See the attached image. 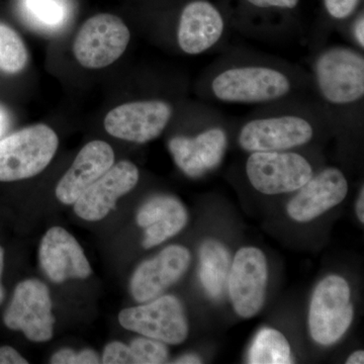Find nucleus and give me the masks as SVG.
<instances>
[{
	"instance_id": "obj_2",
	"label": "nucleus",
	"mask_w": 364,
	"mask_h": 364,
	"mask_svg": "<svg viewBox=\"0 0 364 364\" xmlns=\"http://www.w3.org/2000/svg\"><path fill=\"white\" fill-rule=\"evenodd\" d=\"M314 98L330 130H360L364 117V52L348 45H321L310 59Z\"/></svg>"
},
{
	"instance_id": "obj_34",
	"label": "nucleus",
	"mask_w": 364,
	"mask_h": 364,
	"mask_svg": "<svg viewBox=\"0 0 364 364\" xmlns=\"http://www.w3.org/2000/svg\"><path fill=\"white\" fill-rule=\"evenodd\" d=\"M176 363H183V364H195L202 363V360L198 356L195 354H186V355L181 356L176 361Z\"/></svg>"
},
{
	"instance_id": "obj_27",
	"label": "nucleus",
	"mask_w": 364,
	"mask_h": 364,
	"mask_svg": "<svg viewBox=\"0 0 364 364\" xmlns=\"http://www.w3.org/2000/svg\"><path fill=\"white\" fill-rule=\"evenodd\" d=\"M100 363V356L95 350L85 349L74 351L64 348L54 354L51 358V363L54 364H97Z\"/></svg>"
},
{
	"instance_id": "obj_22",
	"label": "nucleus",
	"mask_w": 364,
	"mask_h": 364,
	"mask_svg": "<svg viewBox=\"0 0 364 364\" xmlns=\"http://www.w3.org/2000/svg\"><path fill=\"white\" fill-rule=\"evenodd\" d=\"M248 363L252 364L291 363V347L279 331L270 328L260 330L249 349Z\"/></svg>"
},
{
	"instance_id": "obj_32",
	"label": "nucleus",
	"mask_w": 364,
	"mask_h": 364,
	"mask_svg": "<svg viewBox=\"0 0 364 364\" xmlns=\"http://www.w3.org/2000/svg\"><path fill=\"white\" fill-rule=\"evenodd\" d=\"M356 213L359 221L364 222V188H361L360 193H359L358 203H356Z\"/></svg>"
},
{
	"instance_id": "obj_26",
	"label": "nucleus",
	"mask_w": 364,
	"mask_h": 364,
	"mask_svg": "<svg viewBox=\"0 0 364 364\" xmlns=\"http://www.w3.org/2000/svg\"><path fill=\"white\" fill-rule=\"evenodd\" d=\"M339 32L352 47L364 52V13L358 11L350 20L340 26Z\"/></svg>"
},
{
	"instance_id": "obj_17",
	"label": "nucleus",
	"mask_w": 364,
	"mask_h": 364,
	"mask_svg": "<svg viewBox=\"0 0 364 364\" xmlns=\"http://www.w3.org/2000/svg\"><path fill=\"white\" fill-rule=\"evenodd\" d=\"M41 267L56 284L70 279H87L91 267L82 248L68 231L53 227L41 241Z\"/></svg>"
},
{
	"instance_id": "obj_1",
	"label": "nucleus",
	"mask_w": 364,
	"mask_h": 364,
	"mask_svg": "<svg viewBox=\"0 0 364 364\" xmlns=\"http://www.w3.org/2000/svg\"><path fill=\"white\" fill-rule=\"evenodd\" d=\"M196 92L208 104L255 107L314 97L306 69L248 50L224 53L205 67Z\"/></svg>"
},
{
	"instance_id": "obj_35",
	"label": "nucleus",
	"mask_w": 364,
	"mask_h": 364,
	"mask_svg": "<svg viewBox=\"0 0 364 364\" xmlns=\"http://www.w3.org/2000/svg\"><path fill=\"white\" fill-rule=\"evenodd\" d=\"M347 364H363L364 363V353L363 350H359L352 353L347 359Z\"/></svg>"
},
{
	"instance_id": "obj_21",
	"label": "nucleus",
	"mask_w": 364,
	"mask_h": 364,
	"mask_svg": "<svg viewBox=\"0 0 364 364\" xmlns=\"http://www.w3.org/2000/svg\"><path fill=\"white\" fill-rule=\"evenodd\" d=\"M20 11L28 26L49 33L65 28L71 14L66 0H21Z\"/></svg>"
},
{
	"instance_id": "obj_29",
	"label": "nucleus",
	"mask_w": 364,
	"mask_h": 364,
	"mask_svg": "<svg viewBox=\"0 0 364 364\" xmlns=\"http://www.w3.org/2000/svg\"><path fill=\"white\" fill-rule=\"evenodd\" d=\"M102 363L105 364L135 363L130 346L122 342H112L105 346Z\"/></svg>"
},
{
	"instance_id": "obj_14",
	"label": "nucleus",
	"mask_w": 364,
	"mask_h": 364,
	"mask_svg": "<svg viewBox=\"0 0 364 364\" xmlns=\"http://www.w3.org/2000/svg\"><path fill=\"white\" fill-rule=\"evenodd\" d=\"M139 177L140 173L134 163L127 160L117 162L79 196L74 203V212L85 221H100L116 208L121 196L135 188Z\"/></svg>"
},
{
	"instance_id": "obj_7",
	"label": "nucleus",
	"mask_w": 364,
	"mask_h": 364,
	"mask_svg": "<svg viewBox=\"0 0 364 364\" xmlns=\"http://www.w3.org/2000/svg\"><path fill=\"white\" fill-rule=\"evenodd\" d=\"M353 315L348 282L338 275H330L318 284L311 299V336L324 346L336 343L350 327Z\"/></svg>"
},
{
	"instance_id": "obj_10",
	"label": "nucleus",
	"mask_w": 364,
	"mask_h": 364,
	"mask_svg": "<svg viewBox=\"0 0 364 364\" xmlns=\"http://www.w3.org/2000/svg\"><path fill=\"white\" fill-rule=\"evenodd\" d=\"M173 105L165 100H136L112 109L105 119L107 133L136 144L155 140L174 117Z\"/></svg>"
},
{
	"instance_id": "obj_30",
	"label": "nucleus",
	"mask_w": 364,
	"mask_h": 364,
	"mask_svg": "<svg viewBox=\"0 0 364 364\" xmlns=\"http://www.w3.org/2000/svg\"><path fill=\"white\" fill-rule=\"evenodd\" d=\"M26 358L11 346L0 347V364H26Z\"/></svg>"
},
{
	"instance_id": "obj_20",
	"label": "nucleus",
	"mask_w": 364,
	"mask_h": 364,
	"mask_svg": "<svg viewBox=\"0 0 364 364\" xmlns=\"http://www.w3.org/2000/svg\"><path fill=\"white\" fill-rule=\"evenodd\" d=\"M200 279L213 299L221 298L230 272V254L217 240H205L200 249Z\"/></svg>"
},
{
	"instance_id": "obj_5",
	"label": "nucleus",
	"mask_w": 364,
	"mask_h": 364,
	"mask_svg": "<svg viewBox=\"0 0 364 364\" xmlns=\"http://www.w3.org/2000/svg\"><path fill=\"white\" fill-rule=\"evenodd\" d=\"M56 133L36 124L0 139V181H16L38 176L58 149Z\"/></svg>"
},
{
	"instance_id": "obj_24",
	"label": "nucleus",
	"mask_w": 364,
	"mask_h": 364,
	"mask_svg": "<svg viewBox=\"0 0 364 364\" xmlns=\"http://www.w3.org/2000/svg\"><path fill=\"white\" fill-rule=\"evenodd\" d=\"M135 363L160 364L168 359V349L163 342L152 338H136L129 345Z\"/></svg>"
},
{
	"instance_id": "obj_4",
	"label": "nucleus",
	"mask_w": 364,
	"mask_h": 364,
	"mask_svg": "<svg viewBox=\"0 0 364 364\" xmlns=\"http://www.w3.org/2000/svg\"><path fill=\"white\" fill-rule=\"evenodd\" d=\"M195 107L198 130L172 136L168 149L186 176L200 178L222 164L229 144V126L226 117L208 102Z\"/></svg>"
},
{
	"instance_id": "obj_25",
	"label": "nucleus",
	"mask_w": 364,
	"mask_h": 364,
	"mask_svg": "<svg viewBox=\"0 0 364 364\" xmlns=\"http://www.w3.org/2000/svg\"><path fill=\"white\" fill-rule=\"evenodd\" d=\"M360 2L361 0H324L326 16L339 28L358 13Z\"/></svg>"
},
{
	"instance_id": "obj_16",
	"label": "nucleus",
	"mask_w": 364,
	"mask_h": 364,
	"mask_svg": "<svg viewBox=\"0 0 364 364\" xmlns=\"http://www.w3.org/2000/svg\"><path fill=\"white\" fill-rule=\"evenodd\" d=\"M191 252L183 246L163 249L156 257L144 261L131 279V293L138 303L157 298L181 279L191 264Z\"/></svg>"
},
{
	"instance_id": "obj_15",
	"label": "nucleus",
	"mask_w": 364,
	"mask_h": 364,
	"mask_svg": "<svg viewBox=\"0 0 364 364\" xmlns=\"http://www.w3.org/2000/svg\"><path fill=\"white\" fill-rule=\"evenodd\" d=\"M348 181L341 170L328 167L314 174L287 203V214L296 222H310L343 202Z\"/></svg>"
},
{
	"instance_id": "obj_11",
	"label": "nucleus",
	"mask_w": 364,
	"mask_h": 364,
	"mask_svg": "<svg viewBox=\"0 0 364 364\" xmlns=\"http://www.w3.org/2000/svg\"><path fill=\"white\" fill-rule=\"evenodd\" d=\"M11 330H20L33 342H47L53 337L55 318L49 289L38 279L23 280L14 289L4 317Z\"/></svg>"
},
{
	"instance_id": "obj_23",
	"label": "nucleus",
	"mask_w": 364,
	"mask_h": 364,
	"mask_svg": "<svg viewBox=\"0 0 364 364\" xmlns=\"http://www.w3.org/2000/svg\"><path fill=\"white\" fill-rule=\"evenodd\" d=\"M28 62V52L23 40L11 26L0 23V70L18 73Z\"/></svg>"
},
{
	"instance_id": "obj_8",
	"label": "nucleus",
	"mask_w": 364,
	"mask_h": 364,
	"mask_svg": "<svg viewBox=\"0 0 364 364\" xmlns=\"http://www.w3.org/2000/svg\"><path fill=\"white\" fill-rule=\"evenodd\" d=\"M130 40V30L121 18L100 14L81 26L74 41L73 53L83 67L104 68L124 54Z\"/></svg>"
},
{
	"instance_id": "obj_3",
	"label": "nucleus",
	"mask_w": 364,
	"mask_h": 364,
	"mask_svg": "<svg viewBox=\"0 0 364 364\" xmlns=\"http://www.w3.org/2000/svg\"><path fill=\"white\" fill-rule=\"evenodd\" d=\"M329 124L315 98L256 107L237 126V144L248 153L298 150L311 145Z\"/></svg>"
},
{
	"instance_id": "obj_33",
	"label": "nucleus",
	"mask_w": 364,
	"mask_h": 364,
	"mask_svg": "<svg viewBox=\"0 0 364 364\" xmlns=\"http://www.w3.org/2000/svg\"><path fill=\"white\" fill-rule=\"evenodd\" d=\"M4 251L2 249L1 246H0V304L4 301V296H6V293H4V286L1 284V277L2 272H4Z\"/></svg>"
},
{
	"instance_id": "obj_28",
	"label": "nucleus",
	"mask_w": 364,
	"mask_h": 364,
	"mask_svg": "<svg viewBox=\"0 0 364 364\" xmlns=\"http://www.w3.org/2000/svg\"><path fill=\"white\" fill-rule=\"evenodd\" d=\"M246 6L258 13H289L296 11L299 0H243Z\"/></svg>"
},
{
	"instance_id": "obj_18",
	"label": "nucleus",
	"mask_w": 364,
	"mask_h": 364,
	"mask_svg": "<svg viewBox=\"0 0 364 364\" xmlns=\"http://www.w3.org/2000/svg\"><path fill=\"white\" fill-rule=\"evenodd\" d=\"M114 164V150L104 141L86 144L56 188L57 198L64 205H74L93 182Z\"/></svg>"
},
{
	"instance_id": "obj_31",
	"label": "nucleus",
	"mask_w": 364,
	"mask_h": 364,
	"mask_svg": "<svg viewBox=\"0 0 364 364\" xmlns=\"http://www.w3.org/2000/svg\"><path fill=\"white\" fill-rule=\"evenodd\" d=\"M9 127H11V117L6 109L0 105V139L6 135Z\"/></svg>"
},
{
	"instance_id": "obj_9",
	"label": "nucleus",
	"mask_w": 364,
	"mask_h": 364,
	"mask_svg": "<svg viewBox=\"0 0 364 364\" xmlns=\"http://www.w3.org/2000/svg\"><path fill=\"white\" fill-rule=\"evenodd\" d=\"M124 329L163 343L181 344L188 335L183 306L173 296H162L149 304L124 309L119 315Z\"/></svg>"
},
{
	"instance_id": "obj_13",
	"label": "nucleus",
	"mask_w": 364,
	"mask_h": 364,
	"mask_svg": "<svg viewBox=\"0 0 364 364\" xmlns=\"http://www.w3.org/2000/svg\"><path fill=\"white\" fill-rule=\"evenodd\" d=\"M267 262L260 249L243 247L235 255L229 275V293L236 313L249 318L264 304Z\"/></svg>"
},
{
	"instance_id": "obj_12",
	"label": "nucleus",
	"mask_w": 364,
	"mask_h": 364,
	"mask_svg": "<svg viewBox=\"0 0 364 364\" xmlns=\"http://www.w3.org/2000/svg\"><path fill=\"white\" fill-rule=\"evenodd\" d=\"M227 21L208 0H191L179 14L176 28L177 47L183 54L198 56L213 51L227 37Z\"/></svg>"
},
{
	"instance_id": "obj_19",
	"label": "nucleus",
	"mask_w": 364,
	"mask_h": 364,
	"mask_svg": "<svg viewBox=\"0 0 364 364\" xmlns=\"http://www.w3.org/2000/svg\"><path fill=\"white\" fill-rule=\"evenodd\" d=\"M188 221V212L181 200L171 196H153L136 215V223L145 229L143 247L152 248L168 240L178 234Z\"/></svg>"
},
{
	"instance_id": "obj_6",
	"label": "nucleus",
	"mask_w": 364,
	"mask_h": 364,
	"mask_svg": "<svg viewBox=\"0 0 364 364\" xmlns=\"http://www.w3.org/2000/svg\"><path fill=\"white\" fill-rule=\"evenodd\" d=\"M249 183L267 196L294 193L312 178L310 160L296 150L252 152L245 163Z\"/></svg>"
}]
</instances>
